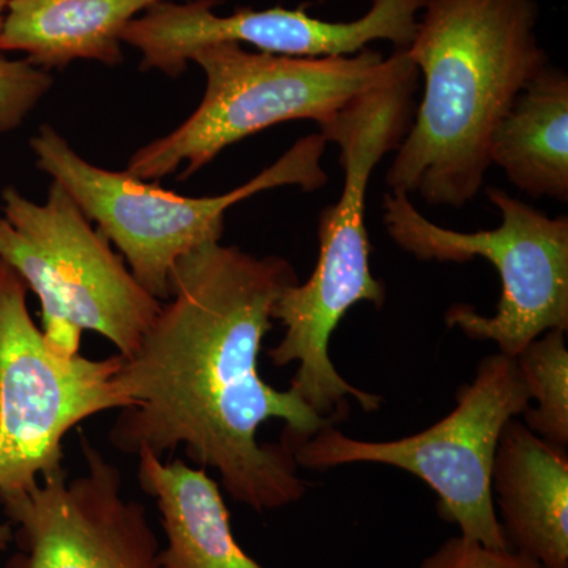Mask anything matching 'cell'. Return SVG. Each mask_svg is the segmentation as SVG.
Masks as SVG:
<instances>
[{
	"label": "cell",
	"mask_w": 568,
	"mask_h": 568,
	"mask_svg": "<svg viewBox=\"0 0 568 568\" xmlns=\"http://www.w3.org/2000/svg\"><path fill=\"white\" fill-rule=\"evenodd\" d=\"M298 283L290 261L212 242L183 254L171 295L115 375L132 406L110 429L111 446L138 457L183 447L219 473L224 491L257 514L305 496L293 446L331 426L301 395L260 373L274 308Z\"/></svg>",
	"instance_id": "1"
},
{
	"label": "cell",
	"mask_w": 568,
	"mask_h": 568,
	"mask_svg": "<svg viewBox=\"0 0 568 568\" xmlns=\"http://www.w3.org/2000/svg\"><path fill=\"white\" fill-rule=\"evenodd\" d=\"M417 568H544L514 549H497L463 536L450 537Z\"/></svg>",
	"instance_id": "18"
},
{
	"label": "cell",
	"mask_w": 568,
	"mask_h": 568,
	"mask_svg": "<svg viewBox=\"0 0 568 568\" xmlns=\"http://www.w3.org/2000/svg\"><path fill=\"white\" fill-rule=\"evenodd\" d=\"M529 407L517 358L497 353L480 362L473 383L458 388L455 409L424 432L369 443L331 425L297 440L293 455L297 466L313 470L354 463L406 470L435 491L440 518L458 526L459 536L508 549L493 503V465L504 428Z\"/></svg>",
	"instance_id": "7"
},
{
	"label": "cell",
	"mask_w": 568,
	"mask_h": 568,
	"mask_svg": "<svg viewBox=\"0 0 568 568\" xmlns=\"http://www.w3.org/2000/svg\"><path fill=\"white\" fill-rule=\"evenodd\" d=\"M52 85L48 71L0 55V133L18 129Z\"/></svg>",
	"instance_id": "17"
},
{
	"label": "cell",
	"mask_w": 568,
	"mask_h": 568,
	"mask_svg": "<svg viewBox=\"0 0 568 568\" xmlns=\"http://www.w3.org/2000/svg\"><path fill=\"white\" fill-rule=\"evenodd\" d=\"M28 286L0 261V493L63 467V439L82 422L132 406L115 375L122 355L61 357L28 310Z\"/></svg>",
	"instance_id": "9"
},
{
	"label": "cell",
	"mask_w": 568,
	"mask_h": 568,
	"mask_svg": "<svg viewBox=\"0 0 568 568\" xmlns=\"http://www.w3.org/2000/svg\"><path fill=\"white\" fill-rule=\"evenodd\" d=\"M85 473L65 467L0 493L26 568H164L148 508L123 496L121 470L82 437Z\"/></svg>",
	"instance_id": "11"
},
{
	"label": "cell",
	"mask_w": 568,
	"mask_h": 568,
	"mask_svg": "<svg viewBox=\"0 0 568 568\" xmlns=\"http://www.w3.org/2000/svg\"><path fill=\"white\" fill-rule=\"evenodd\" d=\"M485 194L503 216L495 230H447L398 192L384 196V224L392 241L417 260L465 264L484 257L495 265L503 283L495 315L458 304L448 310L446 323L517 357L545 332L568 331V216L551 219L496 186Z\"/></svg>",
	"instance_id": "8"
},
{
	"label": "cell",
	"mask_w": 568,
	"mask_h": 568,
	"mask_svg": "<svg viewBox=\"0 0 568 568\" xmlns=\"http://www.w3.org/2000/svg\"><path fill=\"white\" fill-rule=\"evenodd\" d=\"M11 540H13V526L10 523H0V551L7 549Z\"/></svg>",
	"instance_id": "19"
},
{
	"label": "cell",
	"mask_w": 568,
	"mask_h": 568,
	"mask_svg": "<svg viewBox=\"0 0 568 568\" xmlns=\"http://www.w3.org/2000/svg\"><path fill=\"white\" fill-rule=\"evenodd\" d=\"M220 3H156L126 26L122 41L141 52V70H160L171 78L181 77L194 52L219 43L246 44L291 58L353 55L375 41H390L396 50H407L425 0H372L364 17L347 22L317 20L304 10L282 7L239 9L220 17L213 13Z\"/></svg>",
	"instance_id": "10"
},
{
	"label": "cell",
	"mask_w": 568,
	"mask_h": 568,
	"mask_svg": "<svg viewBox=\"0 0 568 568\" xmlns=\"http://www.w3.org/2000/svg\"><path fill=\"white\" fill-rule=\"evenodd\" d=\"M10 0H0V29H2L3 18H6L7 7H9Z\"/></svg>",
	"instance_id": "21"
},
{
	"label": "cell",
	"mask_w": 568,
	"mask_h": 568,
	"mask_svg": "<svg viewBox=\"0 0 568 568\" xmlns=\"http://www.w3.org/2000/svg\"><path fill=\"white\" fill-rule=\"evenodd\" d=\"M204 71L200 106L166 136L129 160L126 173L145 182L174 174L192 178L235 142L290 121L327 122L355 97L390 81L409 62L368 50L336 58H291L245 50L237 43L201 48L192 55Z\"/></svg>",
	"instance_id": "4"
},
{
	"label": "cell",
	"mask_w": 568,
	"mask_h": 568,
	"mask_svg": "<svg viewBox=\"0 0 568 568\" xmlns=\"http://www.w3.org/2000/svg\"><path fill=\"white\" fill-rule=\"evenodd\" d=\"M162 2L174 0H10L0 52H24L44 71L80 59L119 65L126 26Z\"/></svg>",
	"instance_id": "14"
},
{
	"label": "cell",
	"mask_w": 568,
	"mask_h": 568,
	"mask_svg": "<svg viewBox=\"0 0 568 568\" xmlns=\"http://www.w3.org/2000/svg\"><path fill=\"white\" fill-rule=\"evenodd\" d=\"M0 261L9 264L41 305V334L52 353L80 355L84 332L104 336L123 358L140 347L162 302L136 282L125 260L52 182L37 204L3 190Z\"/></svg>",
	"instance_id": "6"
},
{
	"label": "cell",
	"mask_w": 568,
	"mask_h": 568,
	"mask_svg": "<svg viewBox=\"0 0 568 568\" xmlns=\"http://www.w3.org/2000/svg\"><path fill=\"white\" fill-rule=\"evenodd\" d=\"M3 568H26V559L22 552H17V555L11 556L9 562L6 564Z\"/></svg>",
	"instance_id": "20"
},
{
	"label": "cell",
	"mask_w": 568,
	"mask_h": 568,
	"mask_svg": "<svg viewBox=\"0 0 568 568\" xmlns=\"http://www.w3.org/2000/svg\"><path fill=\"white\" fill-rule=\"evenodd\" d=\"M491 164L529 196L568 201V77L545 67L518 93L489 142Z\"/></svg>",
	"instance_id": "15"
},
{
	"label": "cell",
	"mask_w": 568,
	"mask_h": 568,
	"mask_svg": "<svg viewBox=\"0 0 568 568\" xmlns=\"http://www.w3.org/2000/svg\"><path fill=\"white\" fill-rule=\"evenodd\" d=\"M493 503L507 544L544 568H568V457L511 418L497 444Z\"/></svg>",
	"instance_id": "12"
},
{
	"label": "cell",
	"mask_w": 568,
	"mask_h": 568,
	"mask_svg": "<svg viewBox=\"0 0 568 568\" xmlns=\"http://www.w3.org/2000/svg\"><path fill=\"white\" fill-rule=\"evenodd\" d=\"M567 332H545L517 355V365L530 402L526 426L541 439L567 447L568 444V349Z\"/></svg>",
	"instance_id": "16"
},
{
	"label": "cell",
	"mask_w": 568,
	"mask_h": 568,
	"mask_svg": "<svg viewBox=\"0 0 568 568\" xmlns=\"http://www.w3.org/2000/svg\"><path fill=\"white\" fill-rule=\"evenodd\" d=\"M138 480L155 500L166 547L164 568H265L239 545L219 484L204 467L138 454Z\"/></svg>",
	"instance_id": "13"
},
{
	"label": "cell",
	"mask_w": 568,
	"mask_h": 568,
	"mask_svg": "<svg viewBox=\"0 0 568 568\" xmlns=\"http://www.w3.org/2000/svg\"><path fill=\"white\" fill-rule=\"evenodd\" d=\"M325 145L323 134H308L233 192L189 197L126 171L89 163L51 125H41L31 140L37 166L97 223L100 233L118 246L136 282L160 302L170 298L171 275L183 254L222 241L227 209L278 186L294 185L304 192L323 189L328 181L321 164Z\"/></svg>",
	"instance_id": "5"
},
{
	"label": "cell",
	"mask_w": 568,
	"mask_h": 568,
	"mask_svg": "<svg viewBox=\"0 0 568 568\" xmlns=\"http://www.w3.org/2000/svg\"><path fill=\"white\" fill-rule=\"evenodd\" d=\"M422 11L406 54L424 97L387 185L459 209L484 189L491 134L548 55L536 0H425Z\"/></svg>",
	"instance_id": "2"
},
{
	"label": "cell",
	"mask_w": 568,
	"mask_h": 568,
	"mask_svg": "<svg viewBox=\"0 0 568 568\" xmlns=\"http://www.w3.org/2000/svg\"><path fill=\"white\" fill-rule=\"evenodd\" d=\"M418 74L409 59L390 81L355 97L321 123L325 141L339 148L345 173L342 196L321 212L320 253L312 276L287 287L274 308V320L282 323L284 335L267 351L268 358L278 368L297 362L291 388L332 424L346 417L347 396L357 399L366 413L383 406L379 395L351 386L336 372L328 343L354 305L366 302L381 308L386 302V286L369 268L366 190L381 160L405 140L414 118Z\"/></svg>",
	"instance_id": "3"
}]
</instances>
